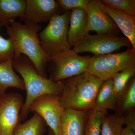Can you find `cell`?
<instances>
[{
  "label": "cell",
  "mask_w": 135,
  "mask_h": 135,
  "mask_svg": "<svg viewBox=\"0 0 135 135\" xmlns=\"http://www.w3.org/2000/svg\"><path fill=\"white\" fill-rule=\"evenodd\" d=\"M25 0H0V26L8 25L17 18H23Z\"/></svg>",
  "instance_id": "cell-16"
},
{
  "label": "cell",
  "mask_w": 135,
  "mask_h": 135,
  "mask_svg": "<svg viewBox=\"0 0 135 135\" xmlns=\"http://www.w3.org/2000/svg\"><path fill=\"white\" fill-rule=\"evenodd\" d=\"M125 124L126 127L135 132V112L134 110L129 111L127 116H124Z\"/></svg>",
  "instance_id": "cell-26"
},
{
  "label": "cell",
  "mask_w": 135,
  "mask_h": 135,
  "mask_svg": "<svg viewBox=\"0 0 135 135\" xmlns=\"http://www.w3.org/2000/svg\"><path fill=\"white\" fill-rule=\"evenodd\" d=\"M124 124V116L113 114L105 116L102 120L101 135H121Z\"/></svg>",
  "instance_id": "cell-20"
},
{
  "label": "cell",
  "mask_w": 135,
  "mask_h": 135,
  "mask_svg": "<svg viewBox=\"0 0 135 135\" xmlns=\"http://www.w3.org/2000/svg\"><path fill=\"white\" fill-rule=\"evenodd\" d=\"M12 61L0 63V93L2 95L5 94L6 90L11 87L25 89L23 80L14 71Z\"/></svg>",
  "instance_id": "cell-17"
},
{
  "label": "cell",
  "mask_w": 135,
  "mask_h": 135,
  "mask_svg": "<svg viewBox=\"0 0 135 135\" xmlns=\"http://www.w3.org/2000/svg\"><path fill=\"white\" fill-rule=\"evenodd\" d=\"M89 31L98 34L118 35L119 29L112 19L102 8L99 0H90L86 10Z\"/></svg>",
  "instance_id": "cell-10"
},
{
  "label": "cell",
  "mask_w": 135,
  "mask_h": 135,
  "mask_svg": "<svg viewBox=\"0 0 135 135\" xmlns=\"http://www.w3.org/2000/svg\"><path fill=\"white\" fill-rule=\"evenodd\" d=\"M70 12L66 11L52 17L38 35L42 48L51 57L71 50L68 41Z\"/></svg>",
  "instance_id": "cell-4"
},
{
  "label": "cell",
  "mask_w": 135,
  "mask_h": 135,
  "mask_svg": "<svg viewBox=\"0 0 135 135\" xmlns=\"http://www.w3.org/2000/svg\"><path fill=\"white\" fill-rule=\"evenodd\" d=\"M123 47L132 48L130 42L126 37L110 34L88 33L75 44L72 50L77 54L89 52L99 55L112 53Z\"/></svg>",
  "instance_id": "cell-7"
},
{
  "label": "cell",
  "mask_w": 135,
  "mask_h": 135,
  "mask_svg": "<svg viewBox=\"0 0 135 135\" xmlns=\"http://www.w3.org/2000/svg\"><path fill=\"white\" fill-rule=\"evenodd\" d=\"M23 19L39 24L49 22L53 16L59 14L60 6L55 0H26Z\"/></svg>",
  "instance_id": "cell-11"
},
{
  "label": "cell",
  "mask_w": 135,
  "mask_h": 135,
  "mask_svg": "<svg viewBox=\"0 0 135 135\" xmlns=\"http://www.w3.org/2000/svg\"><path fill=\"white\" fill-rule=\"evenodd\" d=\"M46 123L38 114H34L29 120L20 124L15 129V135H43L46 131Z\"/></svg>",
  "instance_id": "cell-18"
},
{
  "label": "cell",
  "mask_w": 135,
  "mask_h": 135,
  "mask_svg": "<svg viewBox=\"0 0 135 135\" xmlns=\"http://www.w3.org/2000/svg\"><path fill=\"white\" fill-rule=\"evenodd\" d=\"M60 8L66 11L75 8H80L86 11L90 0H57Z\"/></svg>",
  "instance_id": "cell-25"
},
{
  "label": "cell",
  "mask_w": 135,
  "mask_h": 135,
  "mask_svg": "<svg viewBox=\"0 0 135 135\" xmlns=\"http://www.w3.org/2000/svg\"><path fill=\"white\" fill-rule=\"evenodd\" d=\"M135 64V50L128 49L121 53L91 57L87 72L103 81L112 79L116 74Z\"/></svg>",
  "instance_id": "cell-5"
},
{
  "label": "cell",
  "mask_w": 135,
  "mask_h": 135,
  "mask_svg": "<svg viewBox=\"0 0 135 135\" xmlns=\"http://www.w3.org/2000/svg\"><path fill=\"white\" fill-rule=\"evenodd\" d=\"M21 94H4L0 98V135H15L20 122V114L24 105Z\"/></svg>",
  "instance_id": "cell-9"
},
{
  "label": "cell",
  "mask_w": 135,
  "mask_h": 135,
  "mask_svg": "<svg viewBox=\"0 0 135 135\" xmlns=\"http://www.w3.org/2000/svg\"><path fill=\"white\" fill-rule=\"evenodd\" d=\"M86 11L80 8L70 12L68 41L71 48L89 33Z\"/></svg>",
  "instance_id": "cell-13"
},
{
  "label": "cell",
  "mask_w": 135,
  "mask_h": 135,
  "mask_svg": "<svg viewBox=\"0 0 135 135\" xmlns=\"http://www.w3.org/2000/svg\"><path fill=\"white\" fill-rule=\"evenodd\" d=\"M120 100H122L121 109L123 112L130 111L135 106V79L133 77L129 81Z\"/></svg>",
  "instance_id": "cell-22"
},
{
  "label": "cell",
  "mask_w": 135,
  "mask_h": 135,
  "mask_svg": "<svg viewBox=\"0 0 135 135\" xmlns=\"http://www.w3.org/2000/svg\"><path fill=\"white\" fill-rule=\"evenodd\" d=\"M49 135H55L54 133L52 132V131L50 129V130H49Z\"/></svg>",
  "instance_id": "cell-28"
},
{
  "label": "cell",
  "mask_w": 135,
  "mask_h": 135,
  "mask_svg": "<svg viewBox=\"0 0 135 135\" xmlns=\"http://www.w3.org/2000/svg\"><path fill=\"white\" fill-rule=\"evenodd\" d=\"M91 57L79 55L71 49L50 57L49 79L59 82L86 72Z\"/></svg>",
  "instance_id": "cell-6"
},
{
  "label": "cell",
  "mask_w": 135,
  "mask_h": 135,
  "mask_svg": "<svg viewBox=\"0 0 135 135\" xmlns=\"http://www.w3.org/2000/svg\"><path fill=\"white\" fill-rule=\"evenodd\" d=\"M121 135H135V132L126 127L123 128Z\"/></svg>",
  "instance_id": "cell-27"
},
{
  "label": "cell",
  "mask_w": 135,
  "mask_h": 135,
  "mask_svg": "<svg viewBox=\"0 0 135 135\" xmlns=\"http://www.w3.org/2000/svg\"><path fill=\"white\" fill-rule=\"evenodd\" d=\"M41 29L40 24L24 20V23L12 21L6 26L9 38L12 41L15 50L14 58L25 56L42 77H46V70L50 60L40 44L38 33Z\"/></svg>",
  "instance_id": "cell-1"
},
{
  "label": "cell",
  "mask_w": 135,
  "mask_h": 135,
  "mask_svg": "<svg viewBox=\"0 0 135 135\" xmlns=\"http://www.w3.org/2000/svg\"><path fill=\"white\" fill-rule=\"evenodd\" d=\"M102 8L113 20L135 50V16L122 11L112 9L101 3Z\"/></svg>",
  "instance_id": "cell-14"
},
{
  "label": "cell",
  "mask_w": 135,
  "mask_h": 135,
  "mask_svg": "<svg viewBox=\"0 0 135 135\" xmlns=\"http://www.w3.org/2000/svg\"><path fill=\"white\" fill-rule=\"evenodd\" d=\"M14 56L15 50L11 40L5 39L0 34V63L13 60Z\"/></svg>",
  "instance_id": "cell-24"
},
{
  "label": "cell",
  "mask_w": 135,
  "mask_h": 135,
  "mask_svg": "<svg viewBox=\"0 0 135 135\" xmlns=\"http://www.w3.org/2000/svg\"><path fill=\"white\" fill-rule=\"evenodd\" d=\"M118 100L114 91L113 82L110 79L103 81L98 91L93 109L106 113L116 108Z\"/></svg>",
  "instance_id": "cell-15"
},
{
  "label": "cell",
  "mask_w": 135,
  "mask_h": 135,
  "mask_svg": "<svg viewBox=\"0 0 135 135\" xmlns=\"http://www.w3.org/2000/svg\"><path fill=\"white\" fill-rule=\"evenodd\" d=\"M105 113L92 109L85 127L84 135H101L102 120Z\"/></svg>",
  "instance_id": "cell-21"
},
{
  "label": "cell",
  "mask_w": 135,
  "mask_h": 135,
  "mask_svg": "<svg viewBox=\"0 0 135 135\" xmlns=\"http://www.w3.org/2000/svg\"><path fill=\"white\" fill-rule=\"evenodd\" d=\"M86 111L65 109L61 120V135H84Z\"/></svg>",
  "instance_id": "cell-12"
},
{
  "label": "cell",
  "mask_w": 135,
  "mask_h": 135,
  "mask_svg": "<svg viewBox=\"0 0 135 135\" xmlns=\"http://www.w3.org/2000/svg\"><path fill=\"white\" fill-rule=\"evenodd\" d=\"M100 1L110 8L135 16V0H101Z\"/></svg>",
  "instance_id": "cell-23"
},
{
  "label": "cell",
  "mask_w": 135,
  "mask_h": 135,
  "mask_svg": "<svg viewBox=\"0 0 135 135\" xmlns=\"http://www.w3.org/2000/svg\"><path fill=\"white\" fill-rule=\"evenodd\" d=\"M2 95L1 94V93H0V98H1V97L2 96Z\"/></svg>",
  "instance_id": "cell-29"
},
{
  "label": "cell",
  "mask_w": 135,
  "mask_h": 135,
  "mask_svg": "<svg viewBox=\"0 0 135 135\" xmlns=\"http://www.w3.org/2000/svg\"><path fill=\"white\" fill-rule=\"evenodd\" d=\"M135 64L130 66L116 74L112 79L114 94L119 101L129 81L134 76Z\"/></svg>",
  "instance_id": "cell-19"
},
{
  "label": "cell",
  "mask_w": 135,
  "mask_h": 135,
  "mask_svg": "<svg viewBox=\"0 0 135 135\" xmlns=\"http://www.w3.org/2000/svg\"><path fill=\"white\" fill-rule=\"evenodd\" d=\"M64 80L60 95L64 109L84 111L93 109L102 80L86 72Z\"/></svg>",
  "instance_id": "cell-2"
},
{
  "label": "cell",
  "mask_w": 135,
  "mask_h": 135,
  "mask_svg": "<svg viewBox=\"0 0 135 135\" xmlns=\"http://www.w3.org/2000/svg\"><path fill=\"white\" fill-rule=\"evenodd\" d=\"M65 109L61 105L60 95L47 94L37 98L29 107L30 112L38 114L55 135H61L60 126Z\"/></svg>",
  "instance_id": "cell-8"
},
{
  "label": "cell",
  "mask_w": 135,
  "mask_h": 135,
  "mask_svg": "<svg viewBox=\"0 0 135 135\" xmlns=\"http://www.w3.org/2000/svg\"><path fill=\"white\" fill-rule=\"evenodd\" d=\"M12 64L14 69L22 76L26 90V99L20 112V121H22L28 116L30 105L37 98L47 94L60 95L63 83L55 82L40 75L31 60L23 55L14 58Z\"/></svg>",
  "instance_id": "cell-3"
}]
</instances>
